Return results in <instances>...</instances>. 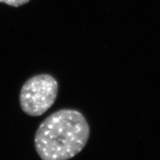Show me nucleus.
<instances>
[{
    "label": "nucleus",
    "instance_id": "2",
    "mask_svg": "<svg viewBox=\"0 0 160 160\" xmlns=\"http://www.w3.org/2000/svg\"><path fill=\"white\" fill-rule=\"evenodd\" d=\"M59 85L53 76L42 73L29 78L19 93V104L24 113L31 117L44 114L55 102Z\"/></svg>",
    "mask_w": 160,
    "mask_h": 160
},
{
    "label": "nucleus",
    "instance_id": "3",
    "mask_svg": "<svg viewBox=\"0 0 160 160\" xmlns=\"http://www.w3.org/2000/svg\"><path fill=\"white\" fill-rule=\"evenodd\" d=\"M29 2L30 0H0V2L5 3L12 7H19V6L25 5Z\"/></svg>",
    "mask_w": 160,
    "mask_h": 160
},
{
    "label": "nucleus",
    "instance_id": "1",
    "mask_svg": "<svg viewBox=\"0 0 160 160\" xmlns=\"http://www.w3.org/2000/svg\"><path fill=\"white\" fill-rule=\"evenodd\" d=\"M89 137L90 127L82 113L61 109L40 124L34 145L42 160H68L82 151Z\"/></svg>",
    "mask_w": 160,
    "mask_h": 160
}]
</instances>
